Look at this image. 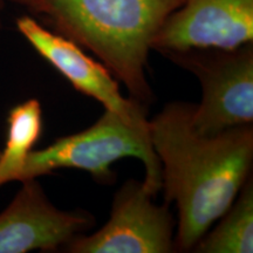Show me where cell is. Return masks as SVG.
<instances>
[{"label":"cell","mask_w":253,"mask_h":253,"mask_svg":"<svg viewBox=\"0 0 253 253\" xmlns=\"http://www.w3.org/2000/svg\"><path fill=\"white\" fill-rule=\"evenodd\" d=\"M194 104H167L149 120L153 149L161 164L166 203H175V251H194L232 205L251 177L253 126L244 125L203 135L192 123Z\"/></svg>","instance_id":"6da1fadb"},{"label":"cell","mask_w":253,"mask_h":253,"mask_svg":"<svg viewBox=\"0 0 253 253\" xmlns=\"http://www.w3.org/2000/svg\"><path fill=\"white\" fill-rule=\"evenodd\" d=\"M49 30L99 59L128 89L131 100H154L148 82L151 43L183 0H12Z\"/></svg>","instance_id":"7a4b0ae2"},{"label":"cell","mask_w":253,"mask_h":253,"mask_svg":"<svg viewBox=\"0 0 253 253\" xmlns=\"http://www.w3.org/2000/svg\"><path fill=\"white\" fill-rule=\"evenodd\" d=\"M125 157L143 162V184L154 196L161 190V164L150 142L149 129L126 123L109 110L78 134L59 138L45 149L32 150L18 182L49 175L60 169H80L100 182H109L112 166Z\"/></svg>","instance_id":"3957f363"},{"label":"cell","mask_w":253,"mask_h":253,"mask_svg":"<svg viewBox=\"0 0 253 253\" xmlns=\"http://www.w3.org/2000/svg\"><path fill=\"white\" fill-rule=\"evenodd\" d=\"M195 75L202 101L194 104L192 123L199 134L216 135L253 121V46L233 49L192 48L166 53Z\"/></svg>","instance_id":"277c9868"},{"label":"cell","mask_w":253,"mask_h":253,"mask_svg":"<svg viewBox=\"0 0 253 253\" xmlns=\"http://www.w3.org/2000/svg\"><path fill=\"white\" fill-rule=\"evenodd\" d=\"M143 182L128 181L114 197L108 221L63 249L71 253H169L175 251V220L169 204L157 205Z\"/></svg>","instance_id":"5b68a950"},{"label":"cell","mask_w":253,"mask_h":253,"mask_svg":"<svg viewBox=\"0 0 253 253\" xmlns=\"http://www.w3.org/2000/svg\"><path fill=\"white\" fill-rule=\"evenodd\" d=\"M17 30L41 58L54 67L75 89L93 97L129 125L149 129L145 107L126 99L119 81L102 62L90 58L80 46L49 30L32 15H23L15 21Z\"/></svg>","instance_id":"8992f818"},{"label":"cell","mask_w":253,"mask_h":253,"mask_svg":"<svg viewBox=\"0 0 253 253\" xmlns=\"http://www.w3.org/2000/svg\"><path fill=\"white\" fill-rule=\"evenodd\" d=\"M253 0H183L155 36L162 54L192 48L233 49L252 42Z\"/></svg>","instance_id":"52a82bcc"},{"label":"cell","mask_w":253,"mask_h":253,"mask_svg":"<svg viewBox=\"0 0 253 253\" xmlns=\"http://www.w3.org/2000/svg\"><path fill=\"white\" fill-rule=\"evenodd\" d=\"M21 183L8 207L0 212V253L65 248L94 225V217L86 211L54 207L37 178Z\"/></svg>","instance_id":"ba28073f"},{"label":"cell","mask_w":253,"mask_h":253,"mask_svg":"<svg viewBox=\"0 0 253 253\" xmlns=\"http://www.w3.org/2000/svg\"><path fill=\"white\" fill-rule=\"evenodd\" d=\"M42 108L37 99H30L9 110L5 148L0 151V188L19 181L33 147L42 134Z\"/></svg>","instance_id":"9c48e42d"},{"label":"cell","mask_w":253,"mask_h":253,"mask_svg":"<svg viewBox=\"0 0 253 253\" xmlns=\"http://www.w3.org/2000/svg\"><path fill=\"white\" fill-rule=\"evenodd\" d=\"M219 223L195 246L199 253L253 252V182L250 177Z\"/></svg>","instance_id":"30bf717a"},{"label":"cell","mask_w":253,"mask_h":253,"mask_svg":"<svg viewBox=\"0 0 253 253\" xmlns=\"http://www.w3.org/2000/svg\"><path fill=\"white\" fill-rule=\"evenodd\" d=\"M8 1H11V2H12V0H0V31H1V27H2L1 13H2V11H4L6 2H8Z\"/></svg>","instance_id":"8fae6325"}]
</instances>
